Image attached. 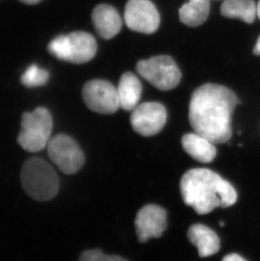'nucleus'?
I'll return each mask as SVG.
<instances>
[{"label": "nucleus", "instance_id": "1", "mask_svg": "<svg viewBox=\"0 0 260 261\" xmlns=\"http://www.w3.org/2000/svg\"><path fill=\"white\" fill-rule=\"evenodd\" d=\"M234 92L223 86L204 84L192 94L189 102V123L194 132L214 144L230 141L231 117L238 105Z\"/></svg>", "mask_w": 260, "mask_h": 261}, {"label": "nucleus", "instance_id": "2", "mask_svg": "<svg viewBox=\"0 0 260 261\" xmlns=\"http://www.w3.org/2000/svg\"><path fill=\"white\" fill-rule=\"evenodd\" d=\"M184 202L199 215L208 214L216 208L231 206L238 200L233 186L214 171L193 168L180 181Z\"/></svg>", "mask_w": 260, "mask_h": 261}, {"label": "nucleus", "instance_id": "3", "mask_svg": "<svg viewBox=\"0 0 260 261\" xmlns=\"http://www.w3.org/2000/svg\"><path fill=\"white\" fill-rule=\"evenodd\" d=\"M20 180L25 192L37 201L52 200L59 192V176L42 158H30L24 163Z\"/></svg>", "mask_w": 260, "mask_h": 261}, {"label": "nucleus", "instance_id": "4", "mask_svg": "<svg viewBox=\"0 0 260 261\" xmlns=\"http://www.w3.org/2000/svg\"><path fill=\"white\" fill-rule=\"evenodd\" d=\"M47 49L60 60L82 64L95 57L97 44L95 37L88 32H74L55 37L49 42Z\"/></svg>", "mask_w": 260, "mask_h": 261}, {"label": "nucleus", "instance_id": "5", "mask_svg": "<svg viewBox=\"0 0 260 261\" xmlns=\"http://www.w3.org/2000/svg\"><path fill=\"white\" fill-rule=\"evenodd\" d=\"M53 126L52 115L46 108L39 107L31 113H24L18 143L29 152L40 151L49 142Z\"/></svg>", "mask_w": 260, "mask_h": 261}, {"label": "nucleus", "instance_id": "6", "mask_svg": "<svg viewBox=\"0 0 260 261\" xmlns=\"http://www.w3.org/2000/svg\"><path fill=\"white\" fill-rule=\"evenodd\" d=\"M140 76L161 91H170L179 85L182 74L174 60L167 55H159L138 62Z\"/></svg>", "mask_w": 260, "mask_h": 261}, {"label": "nucleus", "instance_id": "7", "mask_svg": "<svg viewBox=\"0 0 260 261\" xmlns=\"http://www.w3.org/2000/svg\"><path fill=\"white\" fill-rule=\"evenodd\" d=\"M47 146L48 156L62 173L74 174L83 167L85 155L70 136L64 134L57 135L50 139Z\"/></svg>", "mask_w": 260, "mask_h": 261}, {"label": "nucleus", "instance_id": "8", "mask_svg": "<svg viewBox=\"0 0 260 261\" xmlns=\"http://www.w3.org/2000/svg\"><path fill=\"white\" fill-rule=\"evenodd\" d=\"M82 96L87 108L97 114L109 115L120 109L118 90L104 80H93L86 83Z\"/></svg>", "mask_w": 260, "mask_h": 261}, {"label": "nucleus", "instance_id": "9", "mask_svg": "<svg viewBox=\"0 0 260 261\" xmlns=\"http://www.w3.org/2000/svg\"><path fill=\"white\" fill-rule=\"evenodd\" d=\"M166 108L155 101L140 104L131 111L130 123L140 136L150 137L159 134L167 123Z\"/></svg>", "mask_w": 260, "mask_h": 261}, {"label": "nucleus", "instance_id": "10", "mask_svg": "<svg viewBox=\"0 0 260 261\" xmlns=\"http://www.w3.org/2000/svg\"><path fill=\"white\" fill-rule=\"evenodd\" d=\"M126 25L134 32L152 34L160 25V15L150 0H128L124 11Z\"/></svg>", "mask_w": 260, "mask_h": 261}, {"label": "nucleus", "instance_id": "11", "mask_svg": "<svg viewBox=\"0 0 260 261\" xmlns=\"http://www.w3.org/2000/svg\"><path fill=\"white\" fill-rule=\"evenodd\" d=\"M167 227V212L157 204H147L142 207L135 218V230L139 241L141 243L160 238Z\"/></svg>", "mask_w": 260, "mask_h": 261}, {"label": "nucleus", "instance_id": "12", "mask_svg": "<svg viewBox=\"0 0 260 261\" xmlns=\"http://www.w3.org/2000/svg\"><path fill=\"white\" fill-rule=\"evenodd\" d=\"M91 18L96 32L103 39H112L122 28L120 15L112 5H97L93 10Z\"/></svg>", "mask_w": 260, "mask_h": 261}, {"label": "nucleus", "instance_id": "13", "mask_svg": "<svg viewBox=\"0 0 260 261\" xmlns=\"http://www.w3.org/2000/svg\"><path fill=\"white\" fill-rule=\"evenodd\" d=\"M187 236L190 243L196 247L201 258L214 255L220 250L221 242L218 235L205 225H192Z\"/></svg>", "mask_w": 260, "mask_h": 261}, {"label": "nucleus", "instance_id": "14", "mask_svg": "<svg viewBox=\"0 0 260 261\" xmlns=\"http://www.w3.org/2000/svg\"><path fill=\"white\" fill-rule=\"evenodd\" d=\"M181 143L184 150L197 162L210 163L216 158V144L195 132L184 135Z\"/></svg>", "mask_w": 260, "mask_h": 261}, {"label": "nucleus", "instance_id": "15", "mask_svg": "<svg viewBox=\"0 0 260 261\" xmlns=\"http://www.w3.org/2000/svg\"><path fill=\"white\" fill-rule=\"evenodd\" d=\"M117 90L121 109L133 111L138 106L142 93V85L139 78L133 73L126 72L121 76Z\"/></svg>", "mask_w": 260, "mask_h": 261}, {"label": "nucleus", "instance_id": "16", "mask_svg": "<svg viewBox=\"0 0 260 261\" xmlns=\"http://www.w3.org/2000/svg\"><path fill=\"white\" fill-rule=\"evenodd\" d=\"M210 8L211 0H189L180 8V20L190 28L201 25L208 18Z\"/></svg>", "mask_w": 260, "mask_h": 261}, {"label": "nucleus", "instance_id": "17", "mask_svg": "<svg viewBox=\"0 0 260 261\" xmlns=\"http://www.w3.org/2000/svg\"><path fill=\"white\" fill-rule=\"evenodd\" d=\"M221 13L225 17L239 19L251 24L255 20L257 6L253 0H225Z\"/></svg>", "mask_w": 260, "mask_h": 261}, {"label": "nucleus", "instance_id": "18", "mask_svg": "<svg viewBox=\"0 0 260 261\" xmlns=\"http://www.w3.org/2000/svg\"><path fill=\"white\" fill-rule=\"evenodd\" d=\"M49 79V73L37 64L30 65L20 77V82L27 87H42Z\"/></svg>", "mask_w": 260, "mask_h": 261}, {"label": "nucleus", "instance_id": "19", "mask_svg": "<svg viewBox=\"0 0 260 261\" xmlns=\"http://www.w3.org/2000/svg\"><path fill=\"white\" fill-rule=\"evenodd\" d=\"M79 261H128L115 254H107L100 249H89L84 251Z\"/></svg>", "mask_w": 260, "mask_h": 261}, {"label": "nucleus", "instance_id": "20", "mask_svg": "<svg viewBox=\"0 0 260 261\" xmlns=\"http://www.w3.org/2000/svg\"><path fill=\"white\" fill-rule=\"evenodd\" d=\"M222 261H247L243 257L241 256L238 254H227L224 257Z\"/></svg>", "mask_w": 260, "mask_h": 261}, {"label": "nucleus", "instance_id": "21", "mask_svg": "<svg viewBox=\"0 0 260 261\" xmlns=\"http://www.w3.org/2000/svg\"><path fill=\"white\" fill-rule=\"evenodd\" d=\"M19 1L23 4H25V5H34L41 2L42 0H19Z\"/></svg>", "mask_w": 260, "mask_h": 261}, {"label": "nucleus", "instance_id": "22", "mask_svg": "<svg viewBox=\"0 0 260 261\" xmlns=\"http://www.w3.org/2000/svg\"><path fill=\"white\" fill-rule=\"evenodd\" d=\"M253 52H254L255 55H260V37H258V41H257V43H256L255 47H254Z\"/></svg>", "mask_w": 260, "mask_h": 261}, {"label": "nucleus", "instance_id": "23", "mask_svg": "<svg viewBox=\"0 0 260 261\" xmlns=\"http://www.w3.org/2000/svg\"><path fill=\"white\" fill-rule=\"evenodd\" d=\"M257 16L260 20V1L258 2V5H257Z\"/></svg>", "mask_w": 260, "mask_h": 261}]
</instances>
